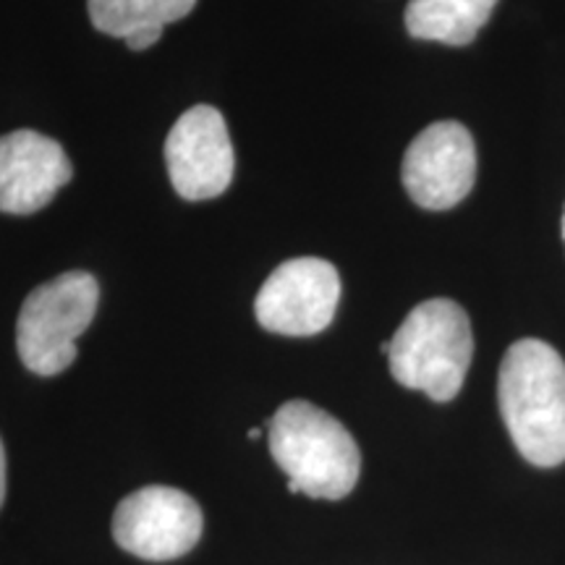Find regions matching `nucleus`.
Returning <instances> with one entry per match:
<instances>
[{
    "label": "nucleus",
    "instance_id": "obj_7",
    "mask_svg": "<svg viewBox=\"0 0 565 565\" xmlns=\"http://www.w3.org/2000/svg\"><path fill=\"white\" fill-rule=\"evenodd\" d=\"M401 179L424 210H450L463 202L477 181V147L469 129L456 121L427 126L408 145Z\"/></svg>",
    "mask_w": 565,
    "mask_h": 565
},
{
    "label": "nucleus",
    "instance_id": "obj_9",
    "mask_svg": "<svg viewBox=\"0 0 565 565\" xmlns=\"http://www.w3.org/2000/svg\"><path fill=\"white\" fill-rule=\"evenodd\" d=\"M71 179L74 166L55 139L30 129L0 137V212L32 215Z\"/></svg>",
    "mask_w": 565,
    "mask_h": 565
},
{
    "label": "nucleus",
    "instance_id": "obj_13",
    "mask_svg": "<svg viewBox=\"0 0 565 565\" xmlns=\"http://www.w3.org/2000/svg\"><path fill=\"white\" fill-rule=\"evenodd\" d=\"M259 437H263V429H259V427L249 429V440H259Z\"/></svg>",
    "mask_w": 565,
    "mask_h": 565
},
{
    "label": "nucleus",
    "instance_id": "obj_3",
    "mask_svg": "<svg viewBox=\"0 0 565 565\" xmlns=\"http://www.w3.org/2000/svg\"><path fill=\"white\" fill-rule=\"evenodd\" d=\"M475 356L469 315L450 299H429L414 307L387 345L395 383L422 391L437 404L461 393Z\"/></svg>",
    "mask_w": 565,
    "mask_h": 565
},
{
    "label": "nucleus",
    "instance_id": "obj_10",
    "mask_svg": "<svg viewBox=\"0 0 565 565\" xmlns=\"http://www.w3.org/2000/svg\"><path fill=\"white\" fill-rule=\"evenodd\" d=\"M498 0H408L406 30L416 40L463 47L490 21Z\"/></svg>",
    "mask_w": 565,
    "mask_h": 565
},
{
    "label": "nucleus",
    "instance_id": "obj_5",
    "mask_svg": "<svg viewBox=\"0 0 565 565\" xmlns=\"http://www.w3.org/2000/svg\"><path fill=\"white\" fill-rule=\"evenodd\" d=\"M202 529V508L192 494L175 487H141L126 494L113 513V536L118 547L152 563L192 553Z\"/></svg>",
    "mask_w": 565,
    "mask_h": 565
},
{
    "label": "nucleus",
    "instance_id": "obj_8",
    "mask_svg": "<svg viewBox=\"0 0 565 565\" xmlns=\"http://www.w3.org/2000/svg\"><path fill=\"white\" fill-rule=\"evenodd\" d=\"M166 166L173 189L189 202L215 200L233 181V145L221 110L194 105L166 139Z\"/></svg>",
    "mask_w": 565,
    "mask_h": 565
},
{
    "label": "nucleus",
    "instance_id": "obj_2",
    "mask_svg": "<svg viewBox=\"0 0 565 565\" xmlns=\"http://www.w3.org/2000/svg\"><path fill=\"white\" fill-rule=\"evenodd\" d=\"M275 463L288 477V492L341 500L359 482L362 454L335 416L309 401H288L267 424Z\"/></svg>",
    "mask_w": 565,
    "mask_h": 565
},
{
    "label": "nucleus",
    "instance_id": "obj_1",
    "mask_svg": "<svg viewBox=\"0 0 565 565\" xmlns=\"http://www.w3.org/2000/svg\"><path fill=\"white\" fill-rule=\"evenodd\" d=\"M498 404L511 440L529 463L565 461V362L536 338L515 341L498 374Z\"/></svg>",
    "mask_w": 565,
    "mask_h": 565
},
{
    "label": "nucleus",
    "instance_id": "obj_12",
    "mask_svg": "<svg viewBox=\"0 0 565 565\" xmlns=\"http://www.w3.org/2000/svg\"><path fill=\"white\" fill-rule=\"evenodd\" d=\"M6 500V448H3V440H0V505H3Z\"/></svg>",
    "mask_w": 565,
    "mask_h": 565
},
{
    "label": "nucleus",
    "instance_id": "obj_14",
    "mask_svg": "<svg viewBox=\"0 0 565 565\" xmlns=\"http://www.w3.org/2000/svg\"><path fill=\"white\" fill-rule=\"evenodd\" d=\"M563 238H565V212H563Z\"/></svg>",
    "mask_w": 565,
    "mask_h": 565
},
{
    "label": "nucleus",
    "instance_id": "obj_11",
    "mask_svg": "<svg viewBox=\"0 0 565 565\" xmlns=\"http://www.w3.org/2000/svg\"><path fill=\"white\" fill-rule=\"evenodd\" d=\"M196 0H87L89 21L108 38H131L141 30H166L186 19Z\"/></svg>",
    "mask_w": 565,
    "mask_h": 565
},
{
    "label": "nucleus",
    "instance_id": "obj_4",
    "mask_svg": "<svg viewBox=\"0 0 565 565\" xmlns=\"http://www.w3.org/2000/svg\"><path fill=\"white\" fill-rule=\"evenodd\" d=\"M100 303L92 273L71 270L42 282L26 296L17 322V349L24 366L53 377L76 362V341L89 328Z\"/></svg>",
    "mask_w": 565,
    "mask_h": 565
},
{
    "label": "nucleus",
    "instance_id": "obj_6",
    "mask_svg": "<svg viewBox=\"0 0 565 565\" xmlns=\"http://www.w3.org/2000/svg\"><path fill=\"white\" fill-rule=\"evenodd\" d=\"M341 301V275L328 259L299 257L275 267L254 301V315L278 335H317L333 322Z\"/></svg>",
    "mask_w": 565,
    "mask_h": 565
}]
</instances>
